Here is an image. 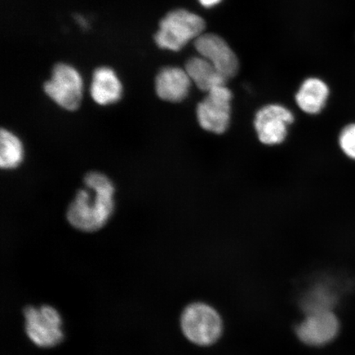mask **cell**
<instances>
[{"label": "cell", "instance_id": "obj_3", "mask_svg": "<svg viewBox=\"0 0 355 355\" xmlns=\"http://www.w3.org/2000/svg\"><path fill=\"white\" fill-rule=\"evenodd\" d=\"M181 330L190 343L209 346L219 340L223 323L215 309L204 303L191 304L180 318Z\"/></svg>", "mask_w": 355, "mask_h": 355}, {"label": "cell", "instance_id": "obj_8", "mask_svg": "<svg viewBox=\"0 0 355 355\" xmlns=\"http://www.w3.org/2000/svg\"><path fill=\"white\" fill-rule=\"evenodd\" d=\"M340 323L331 310L318 311L307 314L296 327V335L302 343L309 346H322L336 338Z\"/></svg>", "mask_w": 355, "mask_h": 355}, {"label": "cell", "instance_id": "obj_6", "mask_svg": "<svg viewBox=\"0 0 355 355\" xmlns=\"http://www.w3.org/2000/svg\"><path fill=\"white\" fill-rule=\"evenodd\" d=\"M295 121L294 113L286 106L268 104L257 111L252 128L261 145L277 146L285 143Z\"/></svg>", "mask_w": 355, "mask_h": 355}, {"label": "cell", "instance_id": "obj_11", "mask_svg": "<svg viewBox=\"0 0 355 355\" xmlns=\"http://www.w3.org/2000/svg\"><path fill=\"white\" fill-rule=\"evenodd\" d=\"M330 96V89L322 80L317 78L306 79L295 95V102L304 113L318 115L322 112Z\"/></svg>", "mask_w": 355, "mask_h": 355}, {"label": "cell", "instance_id": "obj_15", "mask_svg": "<svg viewBox=\"0 0 355 355\" xmlns=\"http://www.w3.org/2000/svg\"><path fill=\"white\" fill-rule=\"evenodd\" d=\"M333 304V295L324 287L311 288L302 300V305L306 313L318 311L331 310Z\"/></svg>", "mask_w": 355, "mask_h": 355}, {"label": "cell", "instance_id": "obj_12", "mask_svg": "<svg viewBox=\"0 0 355 355\" xmlns=\"http://www.w3.org/2000/svg\"><path fill=\"white\" fill-rule=\"evenodd\" d=\"M122 92L121 80L113 69L101 67L95 71L91 86V95L97 104H114L121 98Z\"/></svg>", "mask_w": 355, "mask_h": 355}, {"label": "cell", "instance_id": "obj_4", "mask_svg": "<svg viewBox=\"0 0 355 355\" xmlns=\"http://www.w3.org/2000/svg\"><path fill=\"white\" fill-rule=\"evenodd\" d=\"M196 109L198 126L215 136L224 135L232 121L233 93L226 85L212 88Z\"/></svg>", "mask_w": 355, "mask_h": 355}, {"label": "cell", "instance_id": "obj_10", "mask_svg": "<svg viewBox=\"0 0 355 355\" xmlns=\"http://www.w3.org/2000/svg\"><path fill=\"white\" fill-rule=\"evenodd\" d=\"M192 81L185 69L167 67L155 78V92L163 101L178 103L187 98Z\"/></svg>", "mask_w": 355, "mask_h": 355}, {"label": "cell", "instance_id": "obj_17", "mask_svg": "<svg viewBox=\"0 0 355 355\" xmlns=\"http://www.w3.org/2000/svg\"><path fill=\"white\" fill-rule=\"evenodd\" d=\"M221 0H199L200 3L206 8H211L218 4Z\"/></svg>", "mask_w": 355, "mask_h": 355}, {"label": "cell", "instance_id": "obj_5", "mask_svg": "<svg viewBox=\"0 0 355 355\" xmlns=\"http://www.w3.org/2000/svg\"><path fill=\"white\" fill-rule=\"evenodd\" d=\"M24 316L26 336L38 347H54L63 340L62 318L55 308L50 305L28 306L24 310Z\"/></svg>", "mask_w": 355, "mask_h": 355}, {"label": "cell", "instance_id": "obj_14", "mask_svg": "<svg viewBox=\"0 0 355 355\" xmlns=\"http://www.w3.org/2000/svg\"><path fill=\"white\" fill-rule=\"evenodd\" d=\"M24 157L21 141L10 131L2 130L0 132V166L3 168L19 166Z\"/></svg>", "mask_w": 355, "mask_h": 355}, {"label": "cell", "instance_id": "obj_16", "mask_svg": "<svg viewBox=\"0 0 355 355\" xmlns=\"http://www.w3.org/2000/svg\"><path fill=\"white\" fill-rule=\"evenodd\" d=\"M337 143L345 157L355 162V122L347 123L341 128Z\"/></svg>", "mask_w": 355, "mask_h": 355}, {"label": "cell", "instance_id": "obj_9", "mask_svg": "<svg viewBox=\"0 0 355 355\" xmlns=\"http://www.w3.org/2000/svg\"><path fill=\"white\" fill-rule=\"evenodd\" d=\"M194 46L199 55L211 62L228 80L237 74L239 60L236 55L223 38L216 34H202L195 40Z\"/></svg>", "mask_w": 355, "mask_h": 355}, {"label": "cell", "instance_id": "obj_13", "mask_svg": "<svg viewBox=\"0 0 355 355\" xmlns=\"http://www.w3.org/2000/svg\"><path fill=\"white\" fill-rule=\"evenodd\" d=\"M185 71L193 83L204 92L212 88L225 86L228 79L217 70L211 62L202 56L191 58L185 64Z\"/></svg>", "mask_w": 355, "mask_h": 355}, {"label": "cell", "instance_id": "obj_2", "mask_svg": "<svg viewBox=\"0 0 355 355\" xmlns=\"http://www.w3.org/2000/svg\"><path fill=\"white\" fill-rule=\"evenodd\" d=\"M201 17L185 10L171 11L159 22L155 42L164 50L179 51L205 30Z\"/></svg>", "mask_w": 355, "mask_h": 355}, {"label": "cell", "instance_id": "obj_1", "mask_svg": "<svg viewBox=\"0 0 355 355\" xmlns=\"http://www.w3.org/2000/svg\"><path fill=\"white\" fill-rule=\"evenodd\" d=\"M85 184L92 190L82 189L69 210L68 220L73 227L92 232L105 225L114 210V187L107 177L100 173H89Z\"/></svg>", "mask_w": 355, "mask_h": 355}, {"label": "cell", "instance_id": "obj_7", "mask_svg": "<svg viewBox=\"0 0 355 355\" xmlns=\"http://www.w3.org/2000/svg\"><path fill=\"white\" fill-rule=\"evenodd\" d=\"M83 79L73 67L58 64L52 77L44 85V92L62 108L75 110L83 97Z\"/></svg>", "mask_w": 355, "mask_h": 355}]
</instances>
